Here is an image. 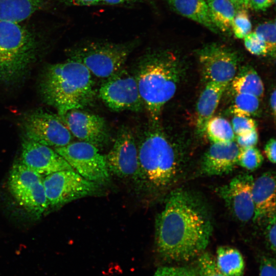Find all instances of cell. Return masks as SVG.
<instances>
[{"label": "cell", "mask_w": 276, "mask_h": 276, "mask_svg": "<svg viewBox=\"0 0 276 276\" xmlns=\"http://www.w3.org/2000/svg\"><path fill=\"white\" fill-rule=\"evenodd\" d=\"M213 232L209 206L197 193L172 190L155 223L157 253L166 262H188L205 251Z\"/></svg>", "instance_id": "1"}, {"label": "cell", "mask_w": 276, "mask_h": 276, "mask_svg": "<svg viewBox=\"0 0 276 276\" xmlns=\"http://www.w3.org/2000/svg\"><path fill=\"white\" fill-rule=\"evenodd\" d=\"M139 182L154 192H163L184 175L188 159L158 121L150 120L137 145Z\"/></svg>", "instance_id": "2"}, {"label": "cell", "mask_w": 276, "mask_h": 276, "mask_svg": "<svg viewBox=\"0 0 276 276\" xmlns=\"http://www.w3.org/2000/svg\"><path fill=\"white\" fill-rule=\"evenodd\" d=\"M39 90L44 101L55 108L59 116L88 106L96 95L90 72L70 57L47 66L40 81Z\"/></svg>", "instance_id": "3"}, {"label": "cell", "mask_w": 276, "mask_h": 276, "mask_svg": "<svg viewBox=\"0 0 276 276\" xmlns=\"http://www.w3.org/2000/svg\"><path fill=\"white\" fill-rule=\"evenodd\" d=\"M180 70L174 55L167 51L148 53L138 63L134 77L151 120H159L164 105L175 95Z\"/></svg>", "instance_id": "4"}, {"label": "cell", "mask_w": 276, "mask_h": 276, "mask_svg": "<svg viewBox=\"0 0 276 276\" xmlns=\"http://www.w3.org/2000/svg\"><path fill=\"white\" fill-rule=\"evenodd\" d=\"M20 23L0 20V81L3 82L21 77L36 55L37 37Z\"/></svg>", "instance_id": "5"}, {"label": "cell", "mask_w": 276, "mask_h": 276, "mask_svg": "<svg viewBox=\"0 0 276 276\" xmlns=\"http://www.w3.org/2000/svg\"><path fill=\"white\" fill-rule=\"evenodd\" d=\"M133 43L88 41L72 49L70 57L82 63L97 77L106 79L123 68Z\"/></svg>", "instance_id": "6"}, {"label": "cell", "mask_w": 276, "mask_h": 276, "mask_svg": "<svg viewBox=\"0 0 276 276\" xmlns=\"http://www.w3.org/2000/svg\"><path fill=\"white\" fill-rule=\"evenodd\" d=\"M42 176L21 163L12 166L8 177L10 192L17 203L36 219L47 213Z\"/></svg>", "instance_id": "7"}, {"label": "cell", "mask_w": 276, "mask_h": 276, "mask_svg": "<svg viewBox=\"0 0 276 276\" xmlns=\"http://www.w3.org/2000/svg\"><path fill=\"white\" fill-rule=\"evenodd\" d=\"M48 210L59 209L78 199L93 195L98 183L89 181L74 170L53 173L43 179Z\"/></svg>", "instance_id": "8"}, {"label": "cell", "mask_w": 276, "mask_h": 276, "mask_svg": "<svg viewBox=\"0 0 276 276\" xmlns=\"http://www.w3.org/2000/svg\"><path fill=\"white\" fill-rule=\"evenodd\" d=\"M54 150L85 179L98 184L109 180L110 172L105 156L101 154L95 146L79 141Z\"/></svg>", "instance_id": "9"}, {"label": "cell", "mask_w": 276, "mask_h": 276, "mask_svg": "<svg viewBox=\"0 0 276 276\" xmlns=\"http://www.w3.org/2000/svg\"><path fill=\"white\" fill-rule=\"evenodd\" d=\"M99 94L104 104L116 111L138 112L144 106L134 76L123 68L105 79Z\"/></svg>", "instance_id": "10"}, {"label": "cell", "mask_w": 276, "mask_h": 276, "mask_svg": "<svg viewBox=\"0 0 276 276\" xmlns=\"http://www.w3.org/2000/svg\"><path fill=\"white\" fill-rule=\"evenodd\" d=\"M22 127L25 139L50 147L65 146L73 139L58 115L43 110H36L27 114Z\"/></svg>", "instance_id": "11"}, {"label": "cell", "mask_w": 276, "mask_h": 276, "mask_svg": "<svg viewBox=\"0 0 276 276\" xmlns=\"http://www.w3.org/2000/svg\"><path fill=\"white\" fill-rule=\"evenodd\" d=\"M202 74L208 82L228 84L236 75L239 58L235 51L216 43L198 51Z\"/></svg>", "instance_id": "12"}, {"label": "cell", "mask_w": 276, "mask_h": 276, "mask_svg": "<svg viewBox=\"0 0 276 276\" xmlns=\"http://www.w3.org/2000/svg\"><path fill=\"white\" fill-rule=\"evenodd\" d=\"M105 159L109 172L121 178L139 181L137 145L129 129L119 131Z\"/></svg>", "instance_id": "13"}, {"label": "cell", "mask_w": 276, "mask_h": 276, "mask_svg": "<svg viewBox=\"0 0 276 276\" xmlns=\"http://www.w3.org/2000/svg\"><path fill=\"white\" fill-rule=\"evenodd\" d=\"M254 181L251 174L242 173L217 189L219 195L231 212L241 222H247L253 218L254 215L252 195Z\"/></svg>", "instance_id": "14"}, {"label": "cell", "mask_w": 276, "mask_h": 276, "mask_svg": "<svg viewBox=\"0 0 276 276\" xmlns=\"http://www.w3.org/2000/svg\"><path fill=\"white\" fill-rule=\"evenodd\" d=\"M59 116V115H58ZM72 134L97 148L104 146L109 140V132L105 120L100 116L72 109L59 116Z\"/></svg>", "instance_id": "15"}, {"label": "cell", "mask_w": 276, "mask_h": 276, "mask_svg": "<svg viewBox=\"0 0 276 276\" xmlns=\"http://www.w3.org/2000/svg\"><path fill=\"white\" fill-rule=\"evenodd\" d=\"M20 163L42 176L65 170H74L54 149L24 139L22 143Z\"/></svg>", "instance_id": "16"}, {"label": "cell", "mask_w": 276, "mask_h": 276, "mask_svg": "<svg viewBox=\"0 0 276 276\" xmlns=\"http://www.w3.org/2000/svg\"><path fill=\"white\" fill-rule=\"evenodd\" d=\"M240 149L235 141L213 143L202 157L200 165L201 174L216 176L231 172L238 165Z\"/></svg>", "instance_id": "17"}, {"label": "cell", "mask_w": 276, "mask_h": 276, "mask_svg": "<svg viewBox=\"0 0 276 276\" xmlns=\"http://www.w3.org/2000/svg\"><path fill=\"white\" fill-rule=\"evenodd\" d=\"M252 195L255 222L275 213V173L266 172L254 180Z\"/></svg>", "instance_id": "18"}, {"label": "cell", "mask_w": 276, "mask_h": 276, "mask_svg": "<svg viewBox=\"0 0 276 276\" xmlns=\"http://www.w3.org/2000/svg\"><path fill=\"white\" fill-rule=\"evenodd\" d=\"M228 84L208 82L199 98L196 107V131L202 135L219 104Z\"/></svg>", "instance_id": "19"}, {"label": "cell", "mask_w": 276, "mask_h": 276, "mask_svg": "<svg viewBox=\"0 0 276 276\" xmlns=\"http://www.w3.org/2000/svg\"><path fill=\"white\" fill-rule=\"evenodd\" d=\"M168 2L175 12L201 24L214 33L218 32L211 18L205 0H169Z\"/></svg>", "instance_id": "20"}, {"label": "cell", "mask_w": 276, "mask_h": 276, "mask_svg": "<svg viewBox=\"0 0 276 276\" xmlns=\"http://www.w3.org/2000/svg\"><path fill=\"white\" fill-rule=\"evenodd\" d=\"M45 0H0V20L21 22L43 8Z\"/></svg>", "instance_id": "21"}, {"label": "cell", "mask_w": 276, "mask_h": 276, "mask_svg": "<svg viewBox=\"0 0 276 276\" xmlns=\"http://www.w3.org/2000/svg\"><path fill=\"white\" fill-rule=\"evenodd\" d=\"M217 268L224 276H243L245 262L241 252L226 246L219 247L215 258Z\"/></svg>", "instance_id": "22"}, {"label": "cell", "mask_w": 276, "mask_h": 276, "mask_svg": "<svg viewBox=\"0 0 276 276\" xmlns=\"http://www.w3.org/2000/svg\"><path fill=\"white\" fill-rule=\"evenodd\" d=\"M212 21L218 30L232 31L237 9L230 0H206Z\"/></svg>", "instance_id": "23"}, {"label": "cell", "mask_w": 276, "mask_h": 276, "mask_svg": "<svg viewBox=\"0 0 276 276\" xmlns=\"http://www.w3.org/2000/svg\"><path fill=\"white\" fill-rule=\"evenodd\" d=\"M233 90L237 94H247L259 98L263 97L264 87L262 80L251 67H246L236 75L232 81Z\"/></svg>", "instance_id": "24"}, {"label": "cell", "mask_w": 276, "mask_h": 276, "mask_svg": "<svg viewBox=\"0 0 276 276\" xmlns=\"http://www.w3.org/2000/svg\"><path fill=\"white\" fill-rule=\"evenodd\" d=\"M205 133L213 143L233 142L236 137L232 125L227 120L220 117H212L209 120Z\"/></svg>", "instance_id": "25"}, {"label": "cell", "mask_w": 276, "mask_h": 276, "mask_svg": "<svg viewBox=\"0 0 276 276\" xmlns=\"http://www.w3.org/2000/svg\"><path fill=\"white\" fill-rule=\"evenodd\" d=\"M260 106V98L250 94H237L232 107L235 116L250 117L256 113Z\"/></svg>", "instance_id": "26"}, {"label": "cell", "mask_w": 276, "mask_h": 276, "mask_svg": "<svg viewBox=\"0 0 276 276\" xmlns=\"http://www.w3.org/2000/svg\"><path fill=\"white\" fill-rule=\"evenodd\" d=\"M263 160L261 151L255 146L240 148L238 165L248 170L254 171L262 165Z\"/></svg>", "instance_id": "27"}, {"label": "cell", "mask_w": 276, "mask_h": 276, "mask_svg": "<svg viewBox=\"0 0 276 276\" xmlns=\"http://www.w3.org/2000/svg\"><path fill=\"white\" fill-rule=\"evenodd\" d=\"M198 276H224L217 268L214 256L209 252L204 251L196 260Z\"/></svg>", "instance_id": "28"}, {"label": "cell", "mask_w": 276, "mask_h": 276, "mask_svg": "<svg viewBox=\"0 0 276 276\" xmlns=\"http://www.w3.org/2000/svg\"><path fill=\"white\" fill-rule=\"evenodd\" d=\"M265 41L268 54L275 56V21L270 20L258 25L255 31Z\"/></svg>", "instance_id": "29"}, {"label": "cell", "mask_w": 276, "mask_h": 276, "mask_svg": "<svg viewBox=\"0 0 276 276\" xmlns=\"http://www.w3.org/2000/svg\"><path fill=\"white\" fill-rule=\"evenodd\" d=\"M251 24L246 9L238 10L236 13L232 25V31L239 39L243 38L251 32Z\"/></svg>", "instance_id": "30"}, {"label": "cell", "mask_w": 276, "mask_h": 276, "mask_svg": "<svg viewBox=\"0 0 276 276\" xmlns=\"http://www.w3.org/2000/svg\"><path fill=\"white\" fill-rule=\"evenodd\" d=\"M243 38L245 47L250 53L258 56L268 54L265 41L254 31L250 32Z\"/></svg>", "instance_id": "31"}, {"label": "cell", "mask_w": 276, "mask_h": 276, "mask_svg": "<svg viewBox=\"0 0 276 276\" xmlns=\"http://www.w3.org/2000/svg\"><path fill=\"white\" fill-rule=\"evenodd\" d=\"M153 276H198V274L196 265H185L160 267Z\"/></svg>", "instance_id": "32"}, {"label": "cell", "mask_w": 276, "mask_h": 276, "mask_svg": "<svg viewBox=\"0 0 276 276\" xmlns=\"http://www.w3.org/2000/svg\"><path fill=\"white\" fill-rule=\"evenodd\" d=\"M232 126L235 134L240 135L256 129L257 124L250 117L235 116L232 120Z\"/></svg>", "instance_id": "33"}, {"label": "cell", "mask_w": 276, "mask_h": 276, "mask_svg": "<svg viewBox=\"0 0 276 276\" xmlns=\"http://www.w3.org/2000/svg\"><path fill=\"white\" fill-rule=\"evenodd\" d=\"M268 217L267 226L264 232L266 244L273 254L275 252V213Z\"/></svg>", "instance_id": "34"}, {"label": "cell", "mask_w": 276, "mask_h": 276, "mask_svg": "<svg viewBox=\"0 0 276 276\" xmlns=\"http://www.w3.org/2000/svg\"><path fill=\"white\" fill-rule=\"evenodd\" d=\"M275 259L270 256H262L259 260V276H276Z\"/></svg>", "instance_id": "35"}, {"label": "cell", "mask_w": 276, "mask_h": 276, "mask_svg": "<svg viewBox=\"0 0 276 276\" xmlns=\"http://www.w3.org/2000/svg\"><path fill=\"white\" fill-rule=\"evenodd\" d=\"M236 143L240 148L254 147L258 141V133L257 129L243 135H236Z\"/></svg>", "instance_id": "36"}, {"label": "cell", "mask_w": 276, "mask_h": 276, "mask_svg": "<svg viewBox=\"0 0 276 276\" xmlns=\"http://www.w3.org/2000/svg\"><path fill=\"white\" fill-rule=\"evenodd\" d=\"M276 143L274 138L270 139L264 147V153L267 159L272 164L275 163Z\"/></svg>", "instance_id": "37"}, {"label": "cell", "mask_w": 276, "mask_h": 276, "mask_svg": "<svg viewBox=\"0 0 276 276\" xmlns=\"http://www.w3.org/2000/svg\"><path fill=\"white\" fill-rule=\"evenodd\" d=\"M275 3V0H249L248 7L257 11H264Z\"/></svg>", "instance_id": "38"}, {"label": "cell", "mask_w": 276, "mask_h": 276, "mask_svg": "<svg viewBox=\"0 0 276 276\" xmlns=\"http://www.w3.org/2000/svg\"><path fill=\"white\" fill-rule=\"evenodd\" d=\"M67 4L78 6H89L100 3V0H64Z\"/></svg>", "instance_id": "39"}, {"label": "cell", "mask_w": 276, "mask_h": 276, "mask_svg": "<svg viewBox=\"0 0 276 276\" xmlns=\"http://www.w3.org/2000/svg\"><path fill=\"white\" fill-rule=\"evenodd\" d=\"M140 0H100V3L108 5H121L134 3Z\"/></svg>", "instance_id": "40"}, {"label": "cell", "mask_w": 276, "mask_h": 276, "mask_svg": "<svg viewBox=\"0 0 276 276\" xmlns=\"http://www.w3.org/2000/svg\"><path fill=\"white\" fill-rule=\"evenodd\" d=\"M235 6L237 10L248 8L249 0H230Z\"/></svg>", "instance_id": "41"}, {"label": "cell", "mask_w": 276, "mask_h": 276, "mask_svg": "<svg viewBox=\"0 0 276 276\" xmlns=\"http://www.w3.org/2000/svg\"><path fill=\"white\" fill-rule=\"evenodd\" d=\"M275 96H276L275 90L274 89L273 92L271 94L270 97V106L274 116H275V105H276Z\"/></svg>", "instance_id": "42"}]
</instances>
